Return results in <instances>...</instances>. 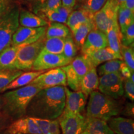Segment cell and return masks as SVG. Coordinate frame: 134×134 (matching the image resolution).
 Masks as SVG:
<instances>
[{
    "mask_svg": "<svg viewBox=\"0 0 134 134\" xmlns=\"http://www.w3.org/2000/svg\"><path fill=\"white\" fill-rule=\"evenodd\" d=\"M99 86V77L96 68L93 67L83 77L80 83V90L86 97L96 91Z\"/></svg>",
    "mask_w": 134,
    "mask_h": 134,
    "instance_id": "cell-20",
    "label": "cell"
},
{
    "mask_svg": "<svg viewBox=\"0 0 134 134\" xmlns=\"http://www.w3.org/2000/svg\"><path fill=\"white\" fill-rule=\"evenodd\" d=\"M119 73L121 75L122 78H124V80H125L129 79L130 76H131L132 73H133V72H132L130 71L129 67L125 65L124 62H123L121 65V66H120Z\"/></svg>",
    "mask_w": 134,
    "mask_h": 134,
    "instance_id": "cell-41",
    "label": "cell"
},
{
    "mask_svg": "<svg viewBox=\"0 0 134 134\" xmlns=\"http://www.w3.org/2000/svg\"><path fill=\"white\" fill-rule=\"evenodd\" d=\"M0 134H22V133H9V132H8L7 130H5V131L3 132H0Z\"/></svg>",
    "mask_w": 134,
    "mask_h": 134,
    "instance_id": "cell-50",
    "label": "cell"
},
{
    "mask_svg": "<svg viewBox=\"0 0 134 134\" xmlns=\"http://www.w3.org/2000/svg\"><path fill=\"white\" fill-rule=\"evenodd\" d=\"M84 131L88 134H114L105 120L93 117H86Z\"/></svg>",
    "mask_w": 134,
    "mask_h": 134,
    "instance_id": "cell-21",
    "label": "cell"
},
{
    "mask_svg": "<svg viewBox=\"0 0 134 134\" xmlns=\"http://www.w3.org/2000/svg\"><path fill=\"white\" fill-rule=\"evenodd\" d=\"M45 71H46V70H42V71H32L26 72V73H23L21 75L17 77L16 79L13 80L11 83H10L8 86H6L4 88H3L0 93L8 91V90H15V89H18L26 86V85L31 83L35 78H36L40 75L44 73Z\"/></svg>",
    "mask_w": 134,
    "mask_h": 134,
    "instance_id": "cell-23",
    "label": "cell"
},
{
    "mask_svg": "<svg viewBox=\"0 0 134 134\" xmlns=\"http://www.w3.org/2000/svg\"><path fill=\"white\" fill-rule=\"evenodd\" d=\"M6 130L9 133L22 134H42L34 117H23L13 122Z\"/></svg>",
    "mask_w": 134,
    "mask_h": 134,
    "instance_id": "cell-14",
    "label": "cell"
},
{
    "mask_svg": "<svg viewBox=\"0 0 134 134\" xmlns=\"http://www.w3.org/2000/svg\"><path fill=\"white\" fill-rule=\"evenodd\" d=\"M91 21H94V14L88 10L82 8L71 11L67 19L66 24L73 31L80 25Z\"/></svg>",
    "mask_w": 134,
    "mask_h": 134,
    "instance_id": "cell-19",
    "label": "cell"
},
{
    "mask_svg": "<svg viewBox=\"0 0 134 134\" xmlns=\"http://www.w3.org/2000/svg\"><path fill=\"white\" fill-rule=\"evenodd\" d=\"M19 9L11 7L0 18V53L12 45V38L19 26Z\"/></svg>",
    "mask_w": 134,
    "mask_h": 134,
    "instance_id": "cell-4",
    "label": "cell"
},
{
    "mask_svg": "<svg viewBox=\"0 0 134 134\" xmlns=\"http://www.w3.org/2000/svg\"><path fill=\"white\" fill-rule=\"evenodd\" d=\"M96 29V27L94 21H91L80 25L73 31H71L73 34L72 37L76 47L78 48H81L88 34L91 31Z\"/></svg>",
    "mask_w": 134,
    "mask_h": 134,
    "instance_id": "cell-24",
    "label": "cell"
},
{
    "mask_svg": "<svg viewBox=\"0 0 134 134\" xmlns=\"http://www.w3.org/2000/svg\"><path fill=\"white\" fill-rule=\"evenodd\" d=\"M107 1L108 0H86L83 8L94 14L103 7Z\"/></svg>",
    "mask_w": 134,
    "mask_h": 134,
    "instance_id": "cell-34",
    "label": "cell"
},
{
    "mask_svg": "<svg viewBox=\"0 0 134 134\" xmlns=\"http://www.w3.org/2000/svg\"><path fill=\"white\" fill-rule=\"evenodd\" d=\"M60 124L58 120L57 119L50 120L48 131L50 134H60Z\"/></svg>",
    "mask_w": 134,
    "mask_h": 134,
    "instance_id": "cell-40",
    "label": "cell"
},
{
    "mask_svg": "<svg viewBox=\"0 0 134 134\" xmlns=\"http://www.w3.org/2000/svg\"><path fill=\"white\" fill-rule=\"evenodd\" d=\"M71 62L63 55L48 53L42 50L35 60L32 70L34 71H42L53 69L69 65Z\"/></svg>",
    "mask_w": 134,
    "mask_h": 134,
    "instance_id": "cell-8",
    "label": "cell"
},
{
    "mask_svg": "<svg viewBox=\"0 0 134 134\" xmlns=\"http://www.w3.org/2000/svg\"><path fill=\"white\" fill-rule=\"evenodd\" d=\"M114 134H134V120L122 117H113L107 120Z\"/></svg>",
    "mask_w": 134,
    "mask_h": 134,
    "instance_id": "cell-15",
    "label": "cell"
},
{
    "mask_svg": "<svg viewBox=\"0 0 134 134\" xmlns=\"http://www.w3.org/2000/svg\"><path fill=\"white\" fill-rule=\"evenodd\" d=\"M117 22L122 34L134 23V11L125 7H119L117 11Z\"/></svg>",
    "mask_w": 134,
    "mask_h": 134,
    "instance_id": "cell-27",
    "label": "cell"
},
{
    "mask_svg": "<svg viewBox=\"0 0 134 134\" xmlns=\"http://www.w3.org/2000/svg\"><path fill=\"white\" fill-rule=\"evenodd\" d=\"M133 104L131 103H127L123 109L121 110V113H122L124 115L130 117H133Z\"/></svg>",
    "mask_w": 134,
    "mask_h": 134,
    "instance_id": "cell-42",
    "label": "cell"
},
{
    "mask_svg": "<svg viewBox=\"0 0 134 134\" xmlns=\"http://www.w3.org/2000/svg\"><path fill=\"white\" fill-rule=\"evenodd\" d=\"M81 134H88V133H87L86 132H85V131H83V132H82V133H81Z\"/></svg>",
    "mask_w": 134,
    "mask_h": 134,
    "instance_id": "cell-53",
    "label": "cell"
},
{
    "mask_svg": "<svg viewBox=\"0 0 134 134\" xmlns=\"http://www.w3.org/2000/svg\"><path fill=\"white\" fill-rule=\"evenodd\" d=\"M11 7L10 0H0V18Z\"/></svg>",
    "mask_w": 134,
    "mask_h": 134,
    "instance_id": "cell-43",
    "label": "cell"
},
{
    "mask_svg": "<svg viewBox=\"0 0 134 134\" xmlns=\"http://www.w3.org/2000/svg\"><path fill=\"white\" fill-rule=\"evenodd\" d=\"M77 1H78V2H80V3H82V2H85L86 0H77Z\"/></svg>",
    "mask_w": 134,
    "mask_h": 134,
    "instance_id": "cell-52",
    "label": "cell"
},
{
    "mask_svg": "<svg viewBox=\"0 0 134 134\" xmlns=\"http://www.w3.org/2000/svg\"><path fill=\"white\" fill-rule=\"evenodd\" d=\"M118 9L116 0H108L103 7L94 14V23L96 29L105 34L108 28L117 19Z\"/></svg>",
    "mask_w": 134,
    "mask_h": 134,
    "instance_id": "cell-7",
    "label": "cell"
},
{
    "mask_svg": "<svg viewBox=\"0 0 134 134\" xmlns=\"http://www.w3.org/2000/svg\"><path fill=\"white\" fill-rule=\"evenodd\" d=\"M124 90L125 93V96L130 100H134V82L132 81L130 79H125L124 80Z\"/></svg>",
    "mask_w": 134,
    "mask_h": 134,
    "instance_id": "cell-38",
    "label": "cell"
},
{
    "mask_svg": "<svg viewBox=\"0 0 134 134\" xmlns=\"http://www.w3.org/2000/svg\"><path fill=\"white\" fill-rule=\"evenodd\" d=\"M41 90L36 85L29 84L6 92L2 96L4 113L17 119L24 117L32 99Z\"/></svg>",
    "mask_w": 134,
    "mask_h": 134,
    "instance_id": "cell-2",
    "label": "cell"
},
{
    "mask_svg": "<svg viewBox=\"0 0 134 134\" xmlns=\"http://www.w3.org/2000/svg\"><path fill=\"white\" fill-rule=\"evenodd\" d=\"M3 100L2 98V96H0V113H1V110H3Z\"/></svg>",
    "mask_w": 134,
    "mask_h": 134,
    "instance_id": "cell-49",
    "label": "cell"
},
{
    "mask_svg": "<svg viewBox=\"0 0 134 134\" xmlns=\"http://www.w3.org/2000/svg\"><path fill=\"white\" fill-rule=\"evenodd\" d=\"M105 34L108 39L109 47L122 58L120 48L122 46V34L118 24L117 19H115L111 26L108 28Z\"/></svg>",
    "mask_w": 134,
    "mask_h": 134,
    "instance_id": "cell-17",
    "label": "cell"
},
{
    "mask_svg": "<svg viewBox=\"0 0 134 134\" xmlns=\"http://www.w3.org/2000/svg\"><path fill=\"white\" fill-rule=\"evenodd\" d=\"M62 68L66 75V85L74 91H80V81L70 64L62 67Z\"/></svg>",
    "mask_w": 134,
    "mask_h": 134,
    "instance_id": "cell-31",
    "label": "cell"
},
{
    "mask_svg": "<svg viewBox=\"0 0 134 134\" xmlns=\"http://www.w3.org/2000/svg\"><path fill=\"white\" fill-rule=\"evenodd\" d=\"M72 9H73L66 8L65 7V6H63L62 5H61L60 7H58L57 9L55 10H56V11H57V12L59 13L61 16H62L63 18H66V19H68V16H69L70 13H71Z\"/></svg>",
    "mask_w": 134,
    "mask_h": 134,
    "instance_id": "cell-44",
    "label": "cell"
},
{
    "mask_svg": "<svg viewBox=\"0 0 134 134\" xmlns=\"http://www.w3.org/2000/svg\"><path fill=\"white\" fill-rule=\"evenodd\" d=\"M62 5V0H46L41 5L40 10L41 12L48 10H55Z\"/></svg>",
    "mask_w": 134,
    "mask_h": 134,
    "instance_id": "cell-37",
    "label": "cell"
},
{
    "mask_svg": "<svg viewBox=\"0 0 134 134\" xmlns=\"http://www.w3.org/2000/svg\"><path fill=\"white\" fill-rule=\"evenodd\" d=\"M24 71L18 69H0V92Z\"/></svg>",
    "mask_w": 134,
    "mask_h": 134,
    "instance_id": "cell-29",
    "label": "cell"
},
{
    "mask_svg": "<svg viewBox=\"0 0 134 134\" xmlns=\"http://www.w3.org/2000/svg\"><path fill=\"white\" fill-rule=\"evenodd\" d=\"M83 55H85L88 58V59L90 60L92 65L94 68H96L100 64H102L109 60L114 59L123 60L120 57L117 55L109 47L102 48V49L94 50V51Z\"/></svg>",
    "mask_w": 134,
    "mask_h": 134,
    "instance_id": "cell-16",
    "label": "cell"
},
{
    "mask_svg": "<svg viewBox=\"0 0 134 134\" xmlns=\"http://www.w3.org/2000/svg\"><path fill=\"white\" fill-rule=\"evenodd\" d=\"M120 54L124 62L129 67L130 71H134V50L133 46H124L122 45Z\"/></svg>",
    "mask_w": 134,
    "mask_h": 134,
    "instance_id": "cell-32",
    "label": "cell"
},
{
    "mask_svg": "<svg viewBox=\"0 0 134 134\" xmlns=\"http://www.w3.org/2000/svg\"><path fill=\"white\" fill-rule=\"evenodd\" d=\"M58 120L62 134H81L85 129L86 117L82 114L63 111Z\"/></svg>",
    "mask_w": 134,
    "mask_h": 134,
    "instance_id": "cell-10",
    "label": "cell"
},
{
    "mask_svg": "<svg viewBox=\"0 0 134 134\" xmlns=\"http://www.w3.org/2000/svg\"><path fill=\"white\" fill-rule=\"evenodd\" d=\"M30 84L36 85L42 90L58 86H66V75L62 67L53 68L42 73Z\"/></svg>",
    "mask_w": 134,
    "mask_h": 134,
    "instance_id": "cell-9",
    "label": "cell"
},
{
    "mask_svg": "<svg viewBox=\"0 0 134 134\" xmlns=\"http://www.w3.org/2000/svg\"><path fill=\"white\" fill-rule=\"evenodd\" d=\"M9 116L7 115L4 113V114H1L0 113V130L6 125L8 120Z\"/></svg>",
    "mask_w": 134,
    "mask_h": 134,
    "instance_id": "cell-45",
    "label": "cell"
},
{
    "mask_svg": "<svg viewBox=\"0 0 134 134\" xmlns=\"http://www.w3.org/2000/svg\"><path fill=\"white\" fill-rule=\"evenodd\" d=\"M125 7L132 11H134V0H125Z\"/></svg>",
    "mask_w": 134,
    "mask_h": 134,
    "instance_id": "cell-47",
    "label": "cell"
},
{
    "mask_svg": "<svg viewBox=\"0 0 134 134\" xmlns=\"http://www.w3.org/2000/svg\"><path fill=\"white\" fill-rule=\"evenodd\" d=\"M26 45H11L0 53V69H15V62L18 52Z\"/></svg>",
    "mask_w": 134,
    "mask_h": 134,
    "instance_id": "cell-18",
    "label": "cell"
},
{
    "mask_svg": "<svg viewBox=\"0 0 134 134\" xmlns=\"http://www.w3.org/2000/svg\"><path fill=\"white\" fill-rule=\"evenodd\" d=\"M121 104L115 99L98 91L90 94L86 109V117H93L107 121L121 113Z\"/></svg>",
    "mask_w": 134,
    "mask_h": 134,
    "instance_id": "cell-3",
    "label": "cell"
},
{
    "mask_svg": "<svg viewBox=\"0 0 134 134\" xmlns=\"http://www.w3.org/2000/svg\"><path fill=\"white\" fill-rule=\"evenodd\" d=\"M65 87L55 86L38 91L28 105L26 114L29 117L43 119H58L65 108Z\"/></svg>",
    "mask_w": 134,
    "mask_h": 134,
    "instance_id": "cell-1",
    "label": "cell"
},
{
    "mask_svg": "<svg viewBox=\"0 0 134 134\" xmlns=\"http://www.w3.org/2000/svg\"><path fill=\"white\" fill-rule=\"evenodd\" d=\"M19 24L21 26L30 28H37L47 26L48 21L42 18L33 14L27 11H19Z\"/></svg>",
    "mask_w": 134,
    "mask_h": 134,
    "instance_id": "cell-22",
    "label": "cell"
},
{
    "mask_svg": "<svg viewBox=\"0 0 134 134\" xmlns=\"http://www.w3.org/2000/svg\"><path fill=\"white\" fill-rule=\"evenodd\" d=\"M70 64L73 68V71H75L77 76L79 78L80 83H81L83 77L92 68H93V66L90 62V60L85 55L75 57Z\"/></svg>",
    "mask_w": 134,
    "mask_h": 134,
    "instance_id": "cell-25",
    "label": "cell"
},
{
    "mask_svg": "<svg viewBox=\"0 0 134 134\" xmlns=\"http://www.w3.org/2000/svg\"><path fill=\"white\" fill-rule=\"evenodd\" d=\"M65 39V38H46L42 50L54 54L62 55Z\"/></svg>",
    "mask_w": 134,
    "mask_h": 134,
    "instance_id": "cell-28",
    "label": "cell"
},
{
    "mask_svg": "<svg viewBox=\"0 0 134 134\" xmlns=\"http://www.w3.org/2000/svg\"><path fill=\"white\" fill-rule=\"evenodd\" d=\"M47 27L30 28L19 26L12 38V45H28L37 41L46 35Z\"/></svg>",
    "mask_w": 134,
    "mask_h": 134,
    "instance_id": "cell-11",
    "label": "cell"
},
{
    "mask_svg": "<svg viewBox=\"0 0 134 134\" xmlns=\"http://www.w3.org/2000/svg\"><path fill=\"white\" fill-rule=\"evenodd\" d=\"M134 23L130 25L122 34V45L124 46H133Z\"/></svg>",
    "mask_w": 134,
    "mask_h": 134,
    "instance_id": "cell-35",
    "label": "cell"
},
{
    "mask_svg": "<svg viewBox=\"0 0 134 134\" xmlns=\"http://www.w3.org/2000/svg\"><path fill=\"white\" fill-rule=\"evenodd\" d=\"M32 1H37V2H38L40 3L41 4H43V3L45 2V1H46V0H32Z\"/></svg>",
    "mask_w": 134,
    "mask_h": 134,
    "instance_id": "cell-51",
    "label": "cell"
},
{
    "mask_svg": "<svg viewBox=\"0 0 134 134\" xmlns=\"http://www.w3.org/2000/svg\"><path fill=\"white\" fill-rule=\"evenodd\" d=\"M76 0H62V5L65 7L73 9L76 4Z\"/></svg>",
    "mask_w": 134,
    "mask_h": 134,
    "instance_id": "cell-46",
    "label": "cell"
},
{
    "mask_svg": "<svg viewBox=\"0 0 134 134\" xmlns=\"http://www.w3.org/2000/svg\"><path fill=\"white\" fill-rule=\"evenodd\" d=\"M107 47H108V43L106 34L96 29L88 34L81 48L83 54H86Z\"/></svg>",
    "mask_w": 134,
    "mask_h": 134,
    "instance_id": "cell-13",
    "label": "cell"
},
{
    "mask_svg": "<svg viewBox=\"0 0 134 134\" xmlns=\"http://www.w3.org/2000/svg\"><path fill=\"white\" fill-rule=\"evenodd\" d=\"M123 60L114 59L105 62L104 63L99 66L98 73L100 76L114 73H119L120 66L123 63Z\"/></svg>",
    "mask_w": 134,
    "mask_h": 134,
    "instance_id": "cell-30",
    "label": "cell"
},
{
    "mask_svg": "<svg viewBox=\"0 0 134 134\" xmlns=\"http://www.w3.org/2000/svg\"><path fill=\"white\" fill-rule=\"evenodd\" d=\"M76 52L77 47L71 34L65 38L62 55L65 57L72 61L76 56Z\"/></svg>",
    "mask_w": 134,
    "mask_h": 134,
    "instance_id": "cell-33",
    "label": "cell"
},
{
    "mask_svg": "<svg viewBox=\"0 0 134 134\" xmlns=\"http://www.w3.org/2000/svg\"><path fill=\"white\" fill-rule=\"evenodd\" d=\"M45 40L46 36L20 48L15 62V68L23 71L31 70L35 60L43 49Z\"/></svg>",
    "mask_w": 134,
    "mask_h": 134,
    "instance_id": "cell-5",
    "label": "cell"
},
{
    "mask_svg": "<svg viewBox=\"0 0 134 134\" xmlns=\"http://www.w3.org/2000/svg\"><path fill=\"white\" fill-rule=\"evenodd\" d=\"M70 34V29L65 24L59 23H51L47 27L45 36L46 38H66Z\"/></svg>",
    "mask_w": 134,
    "mask_h": 134,
    "instance_id": "cell-26",
    "label": "cell"
},
{
    "mask_svg": "<svg viewBox=\"0 0 134 134\" xmlns=\"http://www.w3.org/2000/svg\"><path fill=\"white\" fill-rule=\"evenodd\" d=\"M119 7H125V0H116Z\"/></svg>",
    "mask_w": 134,
    "mask_h": 134,
    "instance_id": "cell-48",
    "label": "cell"
},
{
    "mask_svg": "<svg viewBox=\"0 0 134 134\" xmlns=\"http://www.w3.org/2000/svg\"><path fill=\"white\" fill-rule=\"evenodd\" d=\"M65 90L66 98L63 111L74 114H81L86 107L87 97L81 91H71L66 86Z\"/></svg>",
    "mask_w": 134,
    "mask_h": 134,
    "instance_id": "cell-12",
    "label": "cell"
},
{
    "mask_svg": "<svg viewBox=\"0 0 134 134\" xmlns=\"http://www.w3.org/2000/svg\"><path fill=\"white\" fill-rule=\"evenodd\" d=\"M36 122L42 134H50L48 131L50 120L43 119L35 118Z\"/></svg>",
    "mask_w": 134,
    "mask_h": 134,
    "instance_id": "cell-39",
    "label": "cell"
},
{
    "mask_svg": "<svg viewBox=\"0 0 134 134\" xmlns=\"http://www.w3.org/2000/svg\"><path fill=\"white\" fill-rule=\"evenodd\" d=\"M43 15L46 16L50 23H59L66 24L67 19L63 18L61 16L56 10H48V11H43Z\"/></svg>",
    "mask_w": 134,
    "mask_h": 134,
    "instance_id": "cell-36",
    "label": "cell"
},
{
    "mask_svg": "<svg viewBox=\"0 0 134 134\" xmlns=\"http://www.w3.org/2000/svg\"><path fill=\"white\" fill-rule=\"evenodd\" d=\"M124 80L120 73L103 75L99 78L98 89L101 93L117 99L124 94Z\"/></svg>",
    "mask_w": 134,
    "mask_h": 134,
    "instance_id": "cell-6",
    "label": "cell"
}]
</instances>
